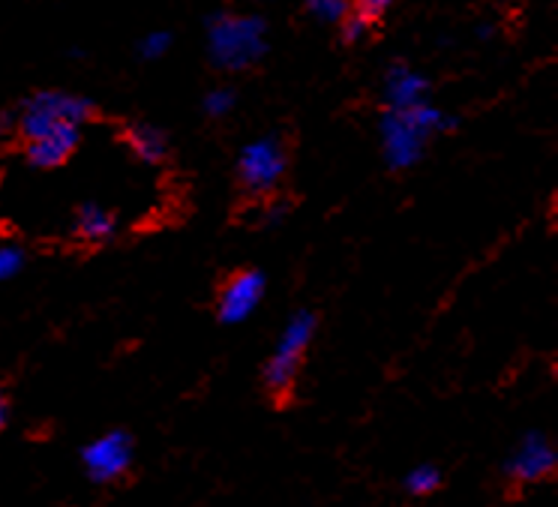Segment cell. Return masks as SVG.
<instances>
[{"mask_svg":"<svg viewBox=\"0 0 558 507\" xmlns=\"http://www.w3.org/2000/svg\"><path fill=\"white\" fill-rule=\"evenodd\" d=\"M75 234L90 243L109 241L111 234H114V217L106 207L85 205L78 210V217H75Z\"/></svg>","mask_w":558,"mask_h":507,"instance_id":"obj_10","label":"cell"},{"mask_svg":"<svg viewBox=\"0 0 558 507\" xmlns=\"http://www.w3.org/2000/svg\"><path fill=\"white\" fill-rule=\"evenodd\" d=\"M90 102L82 97H70V94H37L31 99L22 111V121H19V130L25 135V142H34V138H43L49 135L51 130H58L63 123H82L90 118Z\"/></svg>","mask_w":558,"mask_h":507,"instance_id":"obj_4","label":"cell"},{"mask_svg":"<svg viewBox=\"0 0 558 507\" xmlns=\"http://www.w3.org/2000/svg\"><path fill=\"white\" fill-rule=\"evenodd\" d=\"M130 147L135 150V157L145 159V162H159V159L169 154V138L162 130L150 126V123H138L130 130Z\"/></svg>","mask_w":558,"mask_h":507,"instance_id":"obj_11","label":"cell"},{"mask_svg":"<svg viewBox=\"0 0 558 507\" xmlns=\"http://www.w3.org/2000/svg\"><path fill=\"white\" fill-rule=\"evenodd\" d=\"M231 106H234V97H231L229 90H214V94L205 99V109L210 111V114H229Z\"/></svg>","mask_w":558,"mask_h":507,"instance_id":"obj_17","label":"cell"},{"mask_svg":"<svg viewBox=\"0 0 558 507\" xmlns=\"http://www.w3.org/2000/svg\"><path fill=\"white\" fill-rule=\"evenodd\" d=\"M390 3H393V0H354L352 13H357V15H361V19H366V22L373 25L378 15L388 10Z\"/></svg>","mask_w":558,"mask_h":507,"instance_id":"obj_16","label":"cell"},{"mask_svg":"<svg viewBox=\"0 0 558 507\" xmlns=\"http://www.w3.org/2000/svg\"><path fill=\"white\" fill-rule=\"evenodd\" d=\"M310 3V10L318 15V19H325V22H337L345 15L349 10V3L345 0H306Z\"/></svg>","mask_w":558,"mask_h":507,"instance_id":"obj_14","label":"cell"},{"mask_svg":"<svg viewBox=\"0 0 558 507\" xmlns=\"http://www.w3.org/2000/svg\"><path fill=\"white\" fill-rule=\"evenodd\" d=\"M286 166H289L286 145L277 135H267V138H258L253 145L243 147L241 159H238V174H241V183L250 193L265 195L282 181Z\"/></svg>","mask_w":558,"mask_h":507,"instance_id":"obj_5","label":"cell"},{"mask_svg":"<svg viewBox=\"0 0 558 507\" xmlns=\"http://www.w3.org/2000/svg\"><path fill=\"white\" fill-rule=\"evenodd\" d=\"M133 466V438L126 433H106L85 447V469L99 483L123 478Z\"/></svg>","mask_w":558,"mask_h":507,"instance_id":"obj_6","label":"cell"},{"mask_svg":"<svg viewBox=\"0 0 558 507\" xmlns=\"http://www.w3.org/2000/svg\"><path fill=\"white\" fill-rule=\"evenodd\" d=\"M409 490H412L414 495H426L436 490L438 483H441V474H438V469H433V466H421V469H414L412 474H409Z\"/></svg>","mask_w":558,"mask_h":507,"instance_id":"obj_13","label":"cell"},{"mask_svg":"<svg viewBox=\"0 0 558 507\" xmlns=\"http://www.w3.org/2000/svg\"><path fill=\"white\" fill-rule=\"evenodd\" d=\"M169 43H171L169 34H150V37L142 43V55H145V58H159L162 51L169 49Z\"/></svg>","mask_w":558,"mask_h":507,"instance_id":"obj_18","label":"cell"},{"mask_svg":"<svg viewBox=\"0 0 558 507\" xmlns=\"http://www.w3.org/2000/svg\"><path fill=\"white\" fill-rule=\"evenodd\" d=\"M390 106L393 109H412L421 102V94H424V79H417L409 70H393L388 82Z\"/></svg>","mask_w":558,"mask_h":507,"instance_id":"obj_12","label":"cell"},{"mask_svg":"<svg viewBox=\"0 0 558 507\" xmlns=\"http://www.w3.org/2000/svg\"><path fill=\"white\" fill-rule=\"evenodd\" d=\"M265 51V25L246 15H219L210 25V55L226 70L250 67Z\"/></svg>","mask_w":558,"mask_h":507,"instance_id":"obj_3","label":"cell"},{"mask_svg":"<svg viewBox=\"0 0 558 507\" xmlns=\"http://www.w3.org/2000/svg\"><path fill=\"white\" fill-rule=\"evenodd\" d=\"M3 418H7V409H3V399H0V426H3Z\"/></svg>","mask_w":558,"mask_h":507,"instance_id":"obj_19","label":"cell"},{"mask_svg":"<svg viewBox=\"0 0 558 507\" xmlns=\"http://www.w3.org/2000/svg\"><path fill=\"white\" fill-rule=\"evenodd\" d=\"M22 262H25V255L19 253V250H13V246L0 250V279L15 277V274L22 270Z\"/></svg>","mask_w":558,"mask_h":507,"instance_id":"obj_15","label":"cell"},{"mask_svg":"<svg viewBox=\"0 0 558 507\" xmlns=\"http://www.w3.org/2000/svg\"><path fill=\"white\" fill-rule=\"evenodd\" d=\"M316 313L298 310L282 327V337H279L277 349L265 366V385L277 399L292 397V387L298 382V373H301V361H304L306 349L316 337Z\"/></svg>","mask_w":558,"mask_h":507,"instance_id":"obj_2","label":"cell"},{"mask_svg":"<svg viewBox=\"0 0 558 507\" xmlns=\"http://www.w3.org/2000/svg\"><path fill=\"white\" fill-rule=\"evenodd\" d=\"M78 126L75 123H63L58 130H51L43 138L27 142V162L37 166V169H58L66 159L73 157L75 147H78Z\"/></svg>","mask_w":558,"mask_h":507,"instance_id":"obj_8","label":"cell"},{"mask_svg":"<svg viewBox=\"0 0 558 507\" xmlns=\"http://www.w3.org/2000/svg\"><path fill=\"white\" fill-rule=\"evenodd\" d=\"M553 469H556V450L549 447L544 435H529L510 459V471L522 481H541Z\"/></svg>","mask_w":558,"mask_h":507,"instance_id":"obj_9","label":"cell"},{"mask_svg":"<svg viewBox=\"0 0 558 507\" xmlns=\"http://www.w3.org/2000/svg\"><path fill=\"white\" fill-rule=\"evenodd\" d=\"M262 298H265V277L258 270H238L219 291V322L241 325V322H246L258 310Z\"/></svg>","mask_w":558,"mask_h":507,"instance_id":"obj_7","label":"cell"},{"mask_svg":"<svg viewBox=\"0 0 558 507\" xmlns=\"http://www.w3.org/2000/svg\"><path fill=\"white\" fill-rule=\"evenodd\" d=\"M448 126L441 111L417 102L412 109H393L381 123V147L390 169H409L424 154L426 135Z\"/></svg>","mask_w":558,"mask_h":507,"instance_id":"obj_1","label":"cell"}]
</instances>
